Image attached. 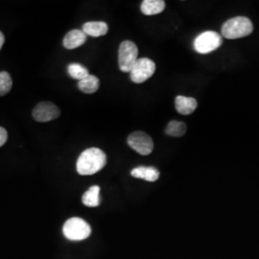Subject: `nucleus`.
Wrapping results in <instances>:
<instances>
[{
  "label": "nucleus",
  "instance_id": "nucleus-1",
  "mask_svg": "<svg viewBox=\"0 0 259 259\" xmlns=\"http://www.w3.org/2000/svg\"><path fill=\"white\" fill-rule=\"evenodd\" d=\"M107 163V156L101 149L90 148L84 150L78 157L77 172L82 176L93 175L102 170Z\"/></svg>",
  "mask_w": 259,
  "mask_h": 259
},
{
  "label": "nucleus",
  "instance_id": "nucleus-2",
  "mask_svg": "<svg viewBox=\"0 0 259 259\" xmlns=\"http://www.w3.org/2000/svg\"><path fill=\"white\" fill-rule=\"evenodd\" d=\"M253 31V25L250 19L245 17H236L227 20L223 24L222 36L228 39H236L247 37Z\"/></svg>",
  "mask_w": 259,
  "mask_h": 259
},
{
  "label": "nucleus",
  "instance_id": "nucleus-3",
  "mask_svg": "<svg viewBox=\"0 0 259 259\" xmlns=\"http://www.w3.org/2000/svg\"><path fill=\"white\" fill-rule=\"evenodd\" d=\"M65 237L71 241H81L87 239L91 233V226L83 219L74 217L68 219L63 228Z\"/></svg>",
  "mask_w": 259,
  "mask_h": 259
},
{
  "label": "nucleus",
  "instance_id": "nucleus-4",
  "mask_svg": "<svg viewBox=\"0 0 259 259\" xmlns=\"http://www.w3.org/2000/svg\"><path fill=\"white\" fill-rule=\"evenodd\" d=\"M139 60V48L135 42L124 40L118 50V65L122 72L130 73L133 66Z\"/></svg>",
  "mask_w": 259,
  "mask_h": 259
},
{
  "label": "nucleus",
  "instance_id": "nucleus-5",
  "mask_svg": "<svg viewBox=\"0 0 259 259\" xmlns=\"http://www.w3.org/2000/svg\"><path fill=\"white\" fill-rule=\"evenodd\" d=\"M222 36L214 31H206L198 35L194 39L195 51L200 54H208L222 46Z\"/></svg>",
  "mask_w": 259,
  "mask_h": 259
},
{
  "label": "nucleus",
  "instance_id": "nucleus-6",
  "mask_svg": "<svg viewBox=\"0 0 259 259\" xmlns=\"http://www.w3.org/2000/svg\"><path fill=\"white\" fill-rule=\"evenodd\" d=\"M156 71V64L149 58H139L130 71L131 80L136 83H142L150 79Z\"/></svg>",
  "mask_w": 259,
  "mask_h": 259
},
{
  "label": "nucleus",
  "instance_id": "nucleus-7",
  "mask_svg": "<svg viewBox=\"0 0 259 259\" xmlns=\"http://www.w3.org/2000/svg\"><path fill=\"white\" fill-rule=\"evenodd\" d=\"M128 145L141 156H148L154 150L153 139L144 132H134L127 139Z\"/></svg>",
  "mask_w": 259,
  "mask_h": 259
},
{
  "label": "nucleus",
  "instance_id": "nucleus-8",
  "mask_svg": "<svg viewBox=\"0 0 259 259\" xmlns=\"http://www.w3.org/2000/svg\"><path fill=\"white\" fill-rule=\"evenodd\" d=\"M61 111L53 103L41 102L37 104L33 110V117L37 122L54 120L60 116Z\"/></svg>",
  "mask_w": 259,
  "mask_h": 259
},
{
  "label": "nucleus",
  "instance_id": "nucleus-9",
  "mask_svg": "<svg viewBox=\"0 0 259 259\" xmlns=\"http://www.w3.org/2000/svg\"><path fill=\"white\" fill-rule=\"evenodd\" d=\"M85 40H87V35L83 33V31L74 29L69 31L65 35L63 44L66 49L71 50L83 46Z\"/></svg>",
  "mask_w": 259,
  "mask_h": 259
},
{
  "label": "nucleus",
  "instance_id": "nucleus-10",
  "mask_svg": "<svg viewBox=\"0 0 259 259\" xmlns=\"http://www.w3.org/2000/svg\"><path fill=\"white\" fill-rule=\"evenodd\" d=\"M198 107V102L195 98L186 97L183 95L177 96L175 99V108L177 111L183 115H189L194 112Z\"/></svg>",
  "mask_w": 259,
  "mask_h": 259
},
{
  "label": "nucleus",
  "instance_id": "nucleus-11",
  "mask_svg": "<svg viewBox=\"0 0 259 259\" xmlns=\"http://www.w3.org/2000/svg\"><path fill=\"white\" fill-rule=\"evenodd\" d=\"M82 31L87 36L101 37L108 33L109 26L104 21H90L83 24Z\"/></svg>",
  "mask_w": 259,
  "mask_h": 259
},
{
  "label": "nucleus",
  "instance_id": "nucleus-12",
  "mask_svg": "<svg viewBox=\"0 0 259 259\" xmlns=\"http://www.w3.org/2000/svg\"><path fill=\"white\" fill-rule=\"evenodd\" d=\"M131 175L137 179H141L147 182H156L159 178V172L153 166H139L132 170Z\"/></svg>",
  "mask_w": 259,
  "mask_h": 259
},
{
  "label": "nucleus",
  "instance_id": "nucleus-13",
  "mask_svg": "<svg viewBox=\"0 0 259 259\" xmlns=\"http://www.w3.org/2000/svg\"><path fill=\"white\" fill-rule=\"evenodd\" d=\"M165 2L163 0H144L141 3L140 10L145 16H155L163 12Z\"/></svg>",
  "mask_w": 259,
  "mask_h": 259
},
{
  "label": "nucleus",
  "instance_id": "nucleus-14",
  "mask_svg": "<svg viewBox=\"0 0 259 259\" xmlns=\"http://www.w3.org/2000/svg\"><path fill=\"white\" fill-rule=\"evenodd\" d=\"M83 204L89 207H96L100 204V187L93 185L87 192H84L82 198Z\"/></svg>",
  "mask_w": 259,
  "mask_h": 259
},
{
  "label": "nucleus",
  "instance_id": "nucleus-15",
  "mask_svg": "<svg viewBox=\"0 0 259 259\" xmlns=\"http://www.w3.org/2000/svg\"><path fill=\"white\" fill-rule=\"evenodd\" d=\"M99 85H100L99 79L96 76L91 74L85 77L83 80L79 81L78 83L79 90L83 93H88V94L96 93L99 89Z\"/></svg>",
  "mask_w": 259,
  "mask_h": 259
},
{
  "label": "nucleus",
  "instance_id": "nucleus-16",
  "mask_svg": "<svg viewBox=\"0 0 259 259\" xmlns=\"http://www.w3.org/2000/svg\"><path fill=\"white\" fill-rule=\"evenodd\" d=\"M186 132V125L181 121L172 120L167 124L165 134L169 137L181 138Z\"/></svg>",
  "mask_w": 259,
  "mask_h": 259
},
{
  "label": "nucleus",
  "instance_id": "nucleus-17",
  "mask_svg": "<svg viewBox=\"0 0 259 259\" xmlns=\"http://www.w3.org/2000/svg\"><path fill=\"white\" fill-rule=\"evenodd\" d=\"M67 72L71 78H73L75 80H78V81L83 80L90 75L89 70L83 65H80V64H70L67 67Z\"/></svg>",
  "mask_w": 259,
  "mask_h": 259
},
{
  "label": "nucleus",
  "instance_id": "nucleus-18",
  "mask_svg": "<svg viewBox=\"0 0 259 259\" xmlns=\"http://www.w3.org/2000/svg\"><path fill=\"white\" fill-rule=\"evenodd\" d=\"M13 85V81L8 72H0V96H3L9 93Z\"/></svg>",
  "mask_w": 259,
  "mask_h": 259
},
{
  "label": "nucleus",
  "instance_id": "nucleus-19",
  "mask_svg": "<svg viewBox=\"0 0 259 259\" xmlns=\"http://www.w3.org/2000/svg\"><path fill=\"white\" fill-rule=\"evenodd\" d=\"M7 139H8L7 131L4 128H2V127H0V147L5 144V142L7 141Z\"/></svg>",
  "mask_w": 259,
  "mask_h": 259
},
{
  "label": "nucleus",
  "instance_id": "nucleus-20",
  "mask_svg": "<svg viewBox=\"0 0 259 259\" xmlns=\"http://www.w3.org/2000/svg\"><path fill=\"white\" fill-rule=\"evenodd\" d=\"M3 44H4V35L0 32V50L3 47Z\"/></svg>",
  "mask_w": 259,
  "mask_h": 259
}]
</instances>
